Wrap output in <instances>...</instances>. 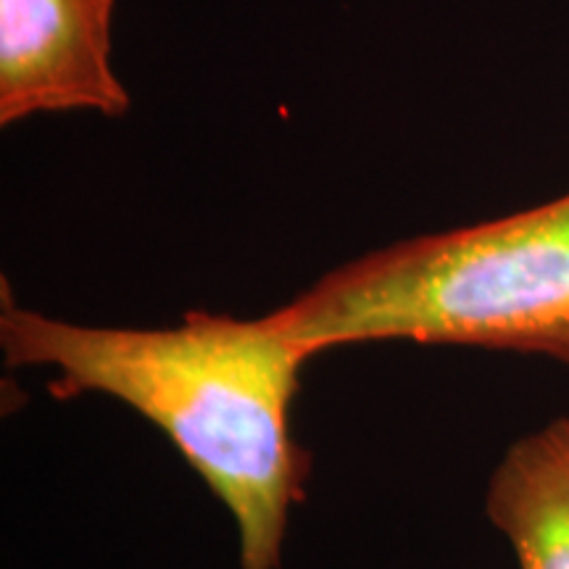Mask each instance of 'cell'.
<instances>
[{"mask_svg":"<svg viewBox=\"0 0 569 569\" xmlns=\"http://www.w3.org/2000/svg\"><path fill=\"white\" fill-rule=\"evenodd\" d=\"M11 367H48L51 393L111 396L167 432L238 525L240 569H280L311 459L290 411L315 353L261 319L190 311L159 330L88 327L0 306Z\"/></svg>","mask_w":569,"mask_h":569,"instance_id":"6da1fadb","label":"cell"},{"mask_svg":"<svg viewBox=\"0 0 569 569\" xmlns=\"http://www.w3.org/2000/svg\"><path fill=\"white\" fill-rule=\"evenodd\" d=\"M267 319L315 356L411 340L549 356L569 367V193L361 256Z\"/></svg>","mask_w":569,"mask_h":569,"instance_id":"7a4b0ae2","label":"cell"},{"mask_svg":"<svg viewBox=\"0 0 569 569\" xmlns=\"http://www.w3.org/2000/svg\"><path fill=\"white\" fill-rule=\"evenodd\" d=\"M113 0H0V124L34 113L122 117L111 69Z\"/></svg>","mask_w":569,"mask_h":569,"instance_id":"3957f363","label":"cell"},{"mask_svg":"<svg viewBox=\"0 0 569 569\" xmlns=\"http://www.w3.org/2000/svg\"><path fill=\"white\" fill-rule=\"evenodd\" d=\"M486 511L519 569H569V415L503 453L490 475Z\"/></svg>","mask_w":569,"mask_h":569,"instance_id":"277c9868","label":"cell"}]
</instances>
